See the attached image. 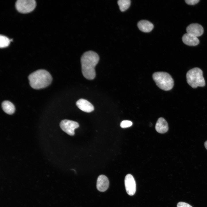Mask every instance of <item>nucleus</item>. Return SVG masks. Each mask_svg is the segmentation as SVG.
<instances>
[{"mask_svg": "<svg viewBox=\"0 0 207 207\" xmlns=\"http://www.w3.org/2000/svg\"><path fill=\"white\" fill-rule=\"evenodd\" d=\"M152 77L157 86L162 90L169 91L173 87V79L167 72H156L153 74Z\"/></svg>", "mask_w": 207, "mask_h": 207, "instance_id": "7ed1b4c3", "label": "nucleus"}, {"mask_svg": "<svg viewBox=\"0 0 207 207\" xmlns=\"http://www.w3.org/2000/svg\"><path fill=\"white\" fill-rule=\"evenodd\" d=\"M11 40L6 37L1 35L0 36V47L3 48L8 46Z\"/></svg>", "mask_w": 207, "mask_h": 207, "instance_id": "dca6fc26", "label": "nucleus"}, {"mask_svg": "<svg viewBox=\"0 0 207 207\" xmlns=\"http://www.w3.org/2000/svg\"><path fill=\"white\" fill-rule=\"evenodd\" d=\"M2 108L4 111L9 114H13L15 110L14 104L8 101H4L2 103Z\"/></svg>", "mask_w": 207, "mask_h": 207, "instance_id": "4468645a", "label": "nucleus"}, {"mask_svg": "<svg viewBox=\"0 0 207 207\" xmlns=\"http://www.w3.org/2000/svg\"><path fill=\"white\" fill-rule=\"evenodd\" d=\"M177 207H192L190 204L183 202H179L177 205Z\"/></svg>", "mask_w": 207, "mask_h": 207, "instance_id": "a211bd4d", "label": "nucleus"}, {"mask_svg": "<svg viewBox=\"0 0 207 207\" xmlns=\"http://www.w3.org/2000/svg\"><path fill=\"white\" fill-rule=\"evenodd\" d=\"M76 105L80 110L86 112H90L93 111L94 108L93 105L86 99H80L76 102Z\"/></svg>", "mask_w": 207, "mask_h": 207, "instance_id": "1a4fd4ad", "label": "nucleus"}, {"mask_svg": "<svg viewBox=\"0 0 207 207\" xmlns=\"http://www.w3.org/2000/svg\"><path fill=\"white\" fill-rule=\"evenodd\" d=\"M109 181L108 178L105 175H100L98 177L97 181L96 187L98 190L104 192L108 189L109 186Z\"/></svg>", "mask_w": 207, "mask_h": 207, "instance_id": "9d476101", "label": "nucleus"}, {"mask_svg": "<svg viewBox=\"0 0 207 207\" xmlns=\"http://www.w3.org/2000/svg\"><path fill=\"white\" fill-rule=\"evenodd\" d=\"M155 129L158 133H164L166 132L168 129L167 122L163 118H160L156 123Z\"/></svg>", "mask_w": 207, "mask_h": 207, "instance_id": "f8f14e48", "label": "nucleus"}, {"mask_svg": "<svg viewBox=\"0 0 207 207\" xmlns=\"http://www.w3.org/2000/svg\"><path fill=\"white\" fill-rule=\"evenodd\" d=\"M117 3L120 11L124 12L129 7L131 1L130 0H119Z\"/></svg>", "mask_w": 207, "mask_h": 207, "instance_id": "2eb2a0df", "label": "nucleus"}, {"mask_svg": "<svg viewBox=\"0 0 207 207\" xmlns=\"http://www.w3.org/2000/svg\"><path fill=\"white\" fill-rule=\"evenodd\" d=\"M137 26L141 31L145 32L151 31L154 27L153 24L151 22L145 20H141L139 22Z\"/></svg>", "mask_w": 207, "mask_h": 207, "instance_id": "ddd939ff", "label": "nucleus"}, {"mask_svg": "<svg viewBox=\"0 0 207 207\" xmlns=\"http://www.w3.org/2000/svg\"><path fill=\"white\" fill-rule=\"evenodd\" d=\"M203 74L202 71L198 68H194L190 70L186 74L188 84L193 88L204 86L205 82Z\"/></svg>", "mask_w": 207, "mask_h": 207, "instance_id": "20e7f679", "label": "nucleus"}, {"mask_svg": "<svg viewBox=\"0 0 207 207\" xmlns=\"http://www.w3.org/2000/svg\"><path fill=\"white\" fill-rule=\"evenodd\" d=\"M199 0H185V1L186 3L189 5H194L198 3Z\"/></svg>", "mask_w": 207, "mask_h": 207, "instance_id": "6ab92c4d", "label": "nucleus"}, {"mask_svg": "<svg viewBox=\"0 0 207 207\" xmlns=\"http://www.w3.org/2000/svg\"><path fill=\"white\" fill-rule=\"evenodd\" d=\"M28 79L31 87L37 89L46 87L52 80L49 73L43 69L38 70L31 73L28 76Z\"/></svg>", "mask_w": 207, "mask_h": 207, "instance_id": "f03ea898", "label": "nucleus"}, {"mask_svg": "<svg viewBox=\"0 0 207 207\" xmlns=\"http://www.w3.org/2000/svg\"><path fill=\"white\" fill-rule=\"evenodd\" d=\"M99 57L95 52L89 51L85 52L81 58L82 72L87 79L92 80L96 76L95 67L99 60Z\"/></svg>", "mask_w": 207, "mask_h": 207, "instance_id": "f257e3e1", "label": "nucleus"}, {"mask_svg": "<svg viewBox=\"0 0 207 207\" xmlns=\"http://www.w3.org/2000/svg\"><path fill=\"white\" fill-rule=\"evenodd\" d=\"M182 40L185 44L191 46L198 45L200 41L197 37L187 33L184 34L182 37Z\"/></svg>", "mask_w": 207, "mask_h": 207, "instance_id": "9b49d317", "label": "nucleus"}, {"mask_svg": "<svg viewBox=\"0 0 207 207\" xmlns=\"http://www.w3.org/2000/svg\"><path fill=\"white\" fill-rule=\"evenodd\" d=\"M60 125L62 129L70 136L74 135V130L79 126L76 122L67 119L62 120Z\"/></svg>", "mask_w": 207, "mask_h": 207, "instance_id": "423d86ee", "label": "nucleus"}, {"mask_svg": "<svg viewBox=\"0 0 207 207\" xmlns=\"http://www.w3.org/2000/svg\"><path fill=\"white\" fill-rule=\"evenodd\" d=\"M187 33L197 37L201 36L204 32V29L200 24L192 23L189 25L186 29Z\"/></svg>", "mask_w": 207, "mask_h": 207, "instance_id": "6e6552de", "label": "nucleus"}, {"mask_svg": "<svg viewBox=\"0 0 207 207\" xmlns=\"http://www.w3.org/2000/svg\"><path fill=\"white\" fill-rule=\"evenodd\" d=\"M204 145L206 148L207 150V140L204 143Z\"/></svg>", "mask_w": 207, "mask_h": 207, "instance_id": "aec40b11", "label": "nucleus"}, {"mask_svg": "<svg viewBox=\"0 0 207 207\" xmlns=\"http://www.w3.org/2000/svg\"><path fill=\"white\" fill-rule=\"evenodd\" d=\"M36 6L34 0H18L15 3V7L19 12L26 14L32 11Z\"/></svg>", "mask_w": 207, "mask_h": 207, "instance_id": "39448f33", "label": "nucleus"}, {"mask_svg": "<svg viewBox=\"0 0 207 207\" xmlns=\"http://www.w3.org/2000/svg\"><path fill=\"white\" fill-rule=\"evenodd\" d=\"M133 124L132 122L128 120H124L121 122L120 126L122 128H125L131 126Z\"/></svg>", "mask_w": 207, "mask_h": 207, "instance_id": "f3484780", "label": "nucleus"}, {"mask_svg": "<svg viewBox=\"0 0 207 207\" xmlns=\"http://www.w3.org/2000/svg\"><path fill=\"white\" fill-rule=\"evenodd\" d=\"M126 190L128 194L130 195H134L136 191V184L134 178L130 174L127 175L124 179Z\"/></svg>", "mask_w": 207, "mask_h": 207, "instance_id": "0eeeda50", "label": "nucleus"}]
</instances>
